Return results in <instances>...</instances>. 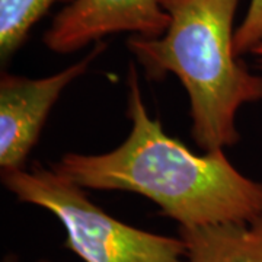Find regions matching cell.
Segmentation results:
<instances>
[{
  "instance_id": "1",
  "label": "cell",
  "mask_w": 262,
  "mask_h": 262,
  "mask_svg": "<svg viewBox=\"0 0 262 262\" xmlns=\"http://www.w3.org/2000/svg\"><path fill=\"white\" fill-rule=\"evenodd\" d=\"M128 137L101 155L67 153L53 168L84 189L146 196L179 227L245 222L262 214V184L245 177L223 149L194 155L150 118L136 66L128 67Z\"/></svg>"
},
{
  "instance_id": "2",
  "label": "cell",
  "mask_w": 262,
  "mask_h": 262,
  "mask_svg": "<svg viewBox=\"0 0 262 262\" xmlns=\"http://www.w3.org/2000/svg\"><path fill=\"white\" fill-rule=\"evenodd\" d=\"M241 0H162L169 25L158 38L127 46L151 80L175 75L187 91L191 136L204 151L233 147L236 115L262 101V77L234 53L233 22Z\"/></svg>"
},
{
  "instance_id": "3",
  "label": "cell",
  "mask_w": 262,
  "mask_h": 262,
  "mask_svg": "<svg viewBox=\"0 0 262 262\" xmlns=\"http://www.w3.org/2000/svg\"><path fill=\"white\" fill-rule=\"evenodd\" d=\"M2 184L25 204L56 215L66 232L64 248L83 262H187L181 237L127 225L98 207L54 169H2Z\"/></svg>"
},
{
  "instance_id": "4",
  "label": "cell",
  "mask_w": 262,
  "mask_h": 262,
  "mask_svg": "<svg viewBox=\"0 0 262 262\" xmlns=\"http://www.w3.org/2000/svg\"><path fill=\"white\" fill-rule=\"evenodd\" d=\"M106 44L99 41L80 61L47 77H0V168L25 169L47 117L66 88L83 75Z\"/></svg>"
},
{
  "instance_id": "5",
  "label": "cell",
  "mask_w": 262,
  "mask_h": 262,
  "mask_svg": "<svg viewBox=\"0 0 262 262\" xmlns=\"http://www.w3.org/2000/svg\"><path fill=\"white\" fill-rule=\"evenodd\" d=\"M168 25L162 0H73L56 13L44 44L53 53L70 54L121 32L158 38Z\"/></svg>"
},
{
  "instance_id": "6",
  "label": "cell",
  "mask_w": 262,
  "mask_h": 262,
  "mask_svg": "<svg viewBox=\"0 0 262 262\" xmlns=\"http://www.w3.org/2000/svg\"><path fill=\"white\" fill-rule=\"evenodd\" d=\"M187 262H262V214L245 222L179 227Z\"/></svg>"
},
{
  "instance_id": "7",
  "label": "cell",
  "mask_w": 262,
  "mask_h": 262,
  "mask_svg": "<svg viewBox=\"0 0 262 262\" xmlns=\"http://www.w3.org/2000/svg\"><path fill=\"white\" fill-rule=\"evenodd\" d=\"M73 0H0V58L8 61L27 41L29 32L50 8Z\"/></svg>"
},
{
  "instance_id": "8",
  "label": "cell",
  "mask_w": 262,
  "mask_h": 262,
  "mask_svg": "<svg viewBox=\"0 0 262 262\" xmlns=\"http://www.w3.org/2000/svg\"><path fill=\"white\" fill-rule=\"evenodd\" d=\"M262 42V0H251L244 20L234 31V53L244 56Z\"/></svg>"
},
{
  "instance_id": "9",
  "label": "cell",
  "mask_w": 262,
  "mask_h": 262,
  "mask_svg": "<svg viewBox=\"0 0 262 262\" xmlns=\"http://www.w3.org/2000/svg\"><path fill=\"white\" fill-rule=\"evenodd\" d=\"M2 262H20V261H19V258L15 255V253H8V255L3 258V261ZM37 262H51V261H48V259H39V261Z\"/></svg>"
},
{
  "instance_id": "10",
  "label": "cell",
  "mask_w": 262,
  "mask_h": 262,
  "mask_svg": "<svg viewBox=\"0 0 262 262\" xmlns=\"http://www.w3.org/2000/svg\"><path fill=\"white\" fill-rule=\"evenodd\" d=\"M252 54L258 58V64H259V67H262V42L253 48Z\"/></svg>"
}]
</instances>
